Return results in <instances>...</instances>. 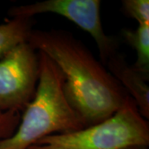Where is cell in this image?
Listing matches in <instances>:
<instances>
[{
  "mask_svg": "<svg viewBox=\"0 0 149 149\" xmlns=\"http://www.w3.org/2000/svg\"><path fill=\"white\" fill-rule=\"evenodd\" d=\"M27 42L57 65L71 107L90 127L110 117L127 92L80 40L62 30H32Z\"/></svg>",
  "mask_w": 149,
  "mask_h": 149,
  "instance_id": "obj_1",
  "label": "cell"
},
{
  "mask_svg": "<svg viewBox=\"0 0 149 149\" xmlns=\"http://www.w3.org/2000/svg\"><path fill=\"white\" fill-rule=\"evenodd\" d=\"M37 53L39 78L35 95L22 112L15 133L0 141V149H28L47 136L85 128L65 97L61 71L47 56Z\"/></svg>",
  "mask_w": 149,
  "mask_h": 149,
  "instance_id": "obj_2",
  "label": "cell"
},
{
  "mask_svg": "<svg viewBox=\"0 0 149 149\" xmlns=\"http://www.w3.org/2000/svg\"><path fill=\"white\" fill-rule=\"evenodd\" d=\"M148 121L130 96L104 121L68 133L47 136L28 149H123L148 146Z\"/></svg>",
  "mask_w": 149,
  "mask_h": 149,
  "instance_id": "obj_3",
  "label": "cell"
},
{
  "mask_svg": "<svg viewBox=\"0 0 149 149\" xmlns=\"http://www.w3.org/2000/svg\"><path fill=\"white\" fill-rule=\"evenodd\" d=\"M39 78L38 53L22 42L0 60V111L22 112L32 101Z\"/></svg>",
  "mask_w": 149,
  "mask_h": 149,
  "instance_id": "obj_4",
  "label": "cell"
},
{
  "mask_svg": "<svg viewBox=\"0 0 149 149\" xmlns=\"http://www.w3.org/2000/svg\"><path fill=\"white\" fill-rule=\"evenodd\" d=\"M100 0H46L14 6L8 11L12 17L32 18L41 13H55L73 22L95 40L103 64L117 52L114 38L105 34L100 17Z\"/></svg>",
  "mask_w": 149,
  "mask_h": 149,
  "instance_id": "obj_5",
  "label": "cell"
},
{
  "mask_svg": "<svg viewBox=\"0 0 149 149\" xmlns=\"http://www.w3.org/2000/svg\"><path fill=\"white\" fill-rule=\"evenodd\" d=\"M107 70L127 92L139 108L144 118H149V86L147 79L129 65L125 56L113 54L105 63Z\"/></svg>",
  "mask_w": 149,
  "mask_h": 149,
  "instance_id": "obj_6",
  "label": "cell"
},
{
  "mask_svg": "<svg viewBox=\"0 0 149 149\" xmlns=\"http://www.w3.org/2000/svg\"><path fill=\"white\" fill-rule=\"evenodd\" d=\"M32 26V18L26 17H12L0 24V60L17 45L28 41Z\"/></svg>",
  "mask_w": 149,
  "mask_h": 149,
  "instance_id": "obj_7",
  "label": "cell"
},
{
  "mask_svg": "<svg viewBox=\"0 0 149 149\" xmlns=\"http://www.w3.org/2000/svg\"><path fill=\"white\" fill-rule=\"evenodd\" d=\"M122 36L136 51L137 60L133 67L149 79V24L139 25L136 29L124 28Z\"/></svg>",
  "mask_w": 149,
  "mask_h": 149,
  "instance_id": "obj_8",
  "label": "cell"
},
{
  "mask_svg": "<svg viewBox=\"0 0 149 149\" xmlns=\"http://www.w3.org/2000/svg\"><path fill=\"white\" fill-rule=\"evenodd\" d=\"M122 5L125 13L135 19L139 25L149 24L148 0H123Z\"/></svg>",
  "mask_w": 149,
  "mask_h": 149,
  "instance_id": "obj_9",
  "label": "cell"
},
{
  "mask_svg": "<svg viewBox=\"0 0 149 149\" xmlns=\"http://www.w3.org/2000/svg\"><path fill=\"white\" fill-rule=\"evenodd\" d=\"M21 116L19 112L0 111V141L10 138L15 133Z\"/></svg>",
  "mask_w": 149,
  "mask_h": 149,
  "instance_id": "obj_10",
  "label": "cell"
},
{
  "mask_svg": "<svg viewBox=\"0 0 149 149\" xmlns=\"http://www.w3.org/2000/svg\"><path fill=\"white\" fill-rule=\"evenodd\" d=\"M123 149H148L147 146H131Z\"/></svg>",
  "mask_w": 149,
  "mask_h": 149,
  "instance_id": "obj_11",
  "label": "cell"
}]
</instances>
